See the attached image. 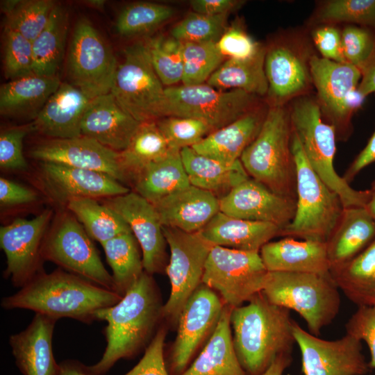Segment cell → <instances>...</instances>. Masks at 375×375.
Instances as JSON below:
<instances>
[{"mask_svg":"<svg viewBox=\"0 0 375 375\" xmlns=\"http://www.w3.org/2000/svg\"><path fill=\"white\" fill-rule=\"evenodd\" d=\"M162 301L152 275L145 271L115 305L95 314L105 321L106 347L88 375H105L120 359H132L147 348L162 322Z\"/></svg>","mask_w":375,"mask_h":375,"instance_id":"1","label":"cell"},{"mask_svg":"<svg viewBox=\"0 0 375 375\" xmlns=\"http://www.w3.org/2000/svg\"><path fill=\"white\" fill-rule=\"evenodd\" d=\"M123 297L64 269L41 272L15 294L4 297L6 310L26 309L58 320L62 317L91 324L97 311Z\"/></svg>","mask_w":375,"mask_h":375,"instance_id":"2","label":"cell"},{"mask_svg":"<svg viewBox=\"0 0 375 375\" xmlns=\"http://www.w3.org/2000/svg\"><path fill=\"white\" fill-rule=\"evenodd\" d=\"M247 303L231 311L233 345L246 374L262 375L278 356L292 353L294 321L262 292Z\"/></svg>","mask_w":375,"mask_h":375,"instance_id":"3","label":"cell"},{"mask_svg":"<svg viewBox=\"0 0 375 375\" xmlns=\"http://www.w3.org/2000/svg\"><path fill=\"white\" fill-rule=\"evenodd\" d=\"M290 110L272 105L256 138L240 160L248 175L281 196L297 201V169L292 150Z\"/></svg>","mask_w":375,"mask_h":375,"instance_id":"4","label":"cell"},{"mask_svg":"<svg viewBox=\"0 0 375 375\" xmlns=\"http://www.w3.org/2000/svg\"><path fill=\"white\" fill-rule=\"evenodd\" d=\"M290 110L293 133L312 169L339 196L344 208H365L369 190L353 189L334 168L335 129L323 120L317 100L304 95L299 97Z\"/></svg>","mask_w":375,"mask_h":375,"instance_id":"5","label":"cell"},{"mask_svg":"<svg viewBox=\"0 0 375 375\" xmlns=\"http://www.w3.org/2000/svg\"><path fill=\"white\" fill-rule=\"evenodd\" d=\"M262 294L272 303L297 312L316 336L339 312V288L330 272H267Z\"/></svg>","mask_w":375,"mask_h":375,"instance_id":"6","label":"cell"},{"mask_svg":"<svg viewBox=\"0 0 375 375\" xmlns=\"http://www.w3.org/2000/svg\"><path fill=\"white\" fill-rule=\"evenodd\" d=\"M292 150L297 169L296 210L279 236L326 242L344 208L342 203L312 169L294 133Z\"/></svg>","mask_w":375,"mask_h":375,"instance_id":"7","label":"cell"},{"mask_svg":"<svg viewBox=\"0 0 375 375\" xmlns=\"http://www.w3.org/2000/svg\"><path fill=\"white\" fill-rule=\"evenodd\" d=\"M124 53L110 93L140 123L167 117L166 87L151 65L144 42L127 47Z\"/></svg>","mask_w":375,"mask_h":375,"instance_id":"8","label":"cell"},{"mask_svg":"<svg viewBox=\"0 0 375 375\" xmlns=\"http://www.w3.org/2000/svg\"><path fill=\"white\" fill-rule=\"evenodd\" d=\"M91 239L71 212H62L46 235L42 248V258L69 273L116 292L112 276L104 267Z\"/></svg>","mask_w":375,"mask_h":375,"instance_id":"9","label":"cell"},{"mask_svg":"<svg viewBox=\"0 0 375 375\" xmlns=\"http://www.w3.org/2000/svg\"><path fill=\"white\" fill-rule=\"evenodd\" d=\"M170 249L165 272L171 283V292L163 305L162 318L167 326H176L188 299L202 283L205 264L213 246L200 232L188 233L162 226Z\"/></svg>","mask_w":375,"mask_h":375,"instance_id":"10","label":"cell"},{"mask_svg":"<svg viewBox=\"0 0 375 375\" xmlns=\"http://www.w3.org/2000/svg\"><path fill=\"white\" fill-rule=\"evenodd\" d=\"M267 274L260 251L213 245L205 264L202 283L233 308L262 292Z\"/></svg>","mask_w":375,"mask_h":375,"instance_id":"11","label":"cell"},{"mask_svg":"<svg viewBox=\"0 0 375 375\" xmlns=\"http://www.w3.org/2000/svg\"><path fill=\"white\" fill-rule=\"evenodd\" d=\"M225 303L219 295L201 283L184 305L177 333L165 355L169 375H181L208 342L221 318Z\"/></svg>","mask_w":375,"mask_h":375,"instance_id":"12","label":"cell"},{"mask_svg":"<svg viewBox=\"0 0 375 375\" xmlns=\"http://www.w3.org/2000/svg\"><path fill=\"white\" fill-rule=\"evenodd\" d=\"M118 63L111 48L86 18L74 28L67 56L71 84L91 99L110 92Z\"/></svg>","mask_w":375,"mask_h":375,"instance_id":"13","label":"cell"},{"mask_svg":"<svg viewBox=\"0 0 375 375\" xmlns=\"http://www.w3.org/2000/svg\"><path fill=\"white\" fill-rule=\"evenodd\" d=\"M165 93L167 116L197 119L206 122L213 131L256 106V95L240 90H221L207 83L168 87Z\"/></svg>","mask_w":375,"mask_h":375,"instance_id":"14","label":"cell"},{"mask_svg":"<svg viewBox=\"0 0 375 375\" xmlns=\"http://www.w3.org/2000/svg\"><path fill=\"white\" fill-rule=\"evenodd\" d=\"M53 217L51 210H45L35 217L17 218L0 228V246L6 257L4 277L22 288L42 269V248Z\"/></svg>","mask_w":375,"mask_h":375,"instance_id":"15","label":"cell"},{"mask_svg":"<svg viewBox=\"0 0 375 375\" xmlns=\"http://www.w3.org/2000/svg\"><path fill=\"white\" fill-rule=\"evenodd\" d=\"M293 333L301 355L303 375H365L369 363L362 352L361 341L346 334L326 340L303 330L294 322Z\"/></svg>","mask_w":375,"mask_h":375,"instance_id":"16","label":"cell"},{"mask_svg":"<svg viewBox=\"0 0 375 375\" xmlns=\"http://www.w3.org/2000/svg\"><path fill=\"white\" fill-rule=\"evenodd\" d=\"M38 180L45 194L65 207L76 198L108 199L131 191L106 174L50 162H40Z\"/></svg>","mask_w":375,"mask_h":375,"instance_id":"17","label":"cell"},{"mask_svg":"<svg viewBox=\"0 0 375 375\" xmlns=\"http://www.w3.org/2000/svg\"><path fill=\"white\" fill-rule=\"evenodd\" d=\"M104 203L130 227L142 251L144 270L151 275L165 272L167 243L155 206L134 191L106 199Z\"/></svg>","mask_w":375,"mask_h":375,"instance_id":"18","label":"cell"},{"mask_svg":"<svg viewBox=\"0 0 375 375\" xmlns=\"http://www.w3.org/2000/svg\"><path fill=\"white\" fill-rule=\"evenodd\" d=\"M310 72L318 94V103L326 122L335 129L336 137L347 138L350 117L345 101L351 91L357 88L361 71L348 62H338L312 55L309 60Z\"/></svg>","mask_w":375,"mask_h":375,"instance_id":"19","label":"cell"},{"mask_svg":"<svg viewBox=\"0 0 375 375\" xmlns=\"http://www.w3.org/2000/svg\"><path fill=\"white\" fill-rule=\"evenodd\" d=\"M29 156L40 162L101 172L122 183H128L120 166L119 152L85 136L49 139L32 148Z\"/></svg>","mask_w":375,"mask_h":375,"instance_id":"20","label":"cell"},{"mask_svg":"<svg viewBox=\"0 0 375 375\" xmlns=\"http://www.w3.org/2000/svg\"><path fill=\"white\" fill-rule=\"evenodd\" d=\"M296 203L249 177L219 199V210L233 217L271 223L281 229L292 220Z\"/></svg>","mask_w":375,"mask_h":375,"instance_id":"21","label":"cell"},{"mask_svg":"<svg viewBox=\"0 0 375 375\" xmlns=\"http://www.w3.org/2000/svg\"><path fill=\"white\" fill-rule=\"evenodd\" d=\"M292 43H281L266 51L265 70L272 105L283 106L303 96L312 81L310 58Z\"/></svg>","mask_w":375,"mask_h":375,"instance_id":"22","label":"cell"},{"mask_svg":"<svg viewBox=\"0 0 375 375\" xmlns=\"http://www.w3.org/2000/svg\"><path fill=\"white\" fill-rule=\"evenodd\" d=\"M108 94L92 99L81 123V135L121 152L128 145L140 125Z\"/></svg>","mask_w":375,"mask_h":375,"instance_id":"23","label":"cell"},{"mask_svg":"<svg viewBox=\"0 0 375 375\" xmlns=\"http://www.w3.org/2000/svg\"><path fill=\"white\" fill-rule=\"evenodd\" d=\"M90 100L71 83H61L31 123L33 131L50 139L81 136V123Z\"/></svg>","mask_w":375,"mask_h":375,"instance_id":"24","label":"cell"},{"mask_svg":"<svg viewBox=\"0 0 375 375\" xmlns=\"http://www.w3.org/2000/svg\"><path fill=\"white\" fill-rule=\"evenodd\" d=\"M56 319L35 313L26 328L9 338L15 362L24 375H59L52 349Z\"/></svg>","mask_w":375,"mask_h":375,"instance_id":"25","label":"cell"},{"mask_svg":"<svg viewBox=\"0 0 375 375\" xmlns=\"http://www.w3.org/2000/svg\"><path fill=\"white\" fill-rule=\"evenodd\" d=\"M153 205L162 226L188 233L200 231L220 211L215 195L192 185Z\"/></svg>","mask_w":375,"mask_h":375,"instance_id":"26","label":"cell"},{"mask_svg":"<svg viewBox=\"0 0 375 375\" xmlns=\"http://www.w3.org/2000/svg\"><path fill=\"white\" fill-rule=\"evenodd\" d=\"M267 272L326 274L330 272L326 243L285 237L260 250Z\"/></svg>","mask_w":375,"mask_h":375,"instance_id":"27","label":"cell"},{"mask_svg":"<svg viewBox=\"0 0 375 375\" xmlns=\"http://www.w3.org/2000/svg\"><path fill=\"white\" fill-rule=\"evenodd\" d=\"M267 112L253 108L229 124L215 130L192 148L197 153L225 164L239 160L256 138Z\"/></svg>","mask_w":375,"mask_h":375,"instance_id":"28","label":"cell"},{"mask_svg":"<svg viewBox=\"0 0 375 375\" xmlns=\"http://www.w3.org/2000/svg\"><path fill=\"white\" fill-rule=\"evenodd\" d=\"M375 240V220L364 207L344 208L326 241L331 269L347 262Z\"/></svg>","mask_w":375,"mask_h":375,"instance_id":"29","label":"cell"},{"mask_svg":"<svg viewBox=\"0 0 375 375\" xmlns=\"http://www.w3.org/2000/svg\"><path fill=\"white\" fill-rule=\"evenodd\" d=\"M281 228L271 223L242 219L222 212L199 231L213 245L247 251H260Z\"/></svg>","mask_w":375,"mask_h":375,"instance_id":"30","label":"cell"},{"mask_svg":"<svg viewBox=\"0 0 375 375\" xmlns=\"http://www.w3.org/2000/svg\"><path fill=\"white\" fill-rule=\"evenodd\" d=\"M233 308L225 305L212 336L181 375H247L233 345L231 315Z\"/></svg>","mask_w":375,"mask_h":375,"instance_id":"31","label":"cell"},{"mask_svg":"<svg viewBox=\"0 0 375 375\" xmlns=\"http://www.w3.org/2000/svg\"><path fill=\"white\" fill-rule=\"evenodd\" d=\"M181 156L190 185L211 192L219 199L250 177L240 160L225 164L192 147L183 149Z\"/></svg>","mask_w":375,"mask_h":375,"instance_id":"32","label":"cell"},{"mask_svg":"<svg viewBox=\"0 0 375 375\" xmlns=\"http://www.w3.org/2000/svg\"><path fill=\"white\" fill-rule=\"evenodd\" d=\"M62 82L58 76L31 75L10 81L0 87V112L3 115L37 117Z\"/></svg>","mask_w":375,"mask_h":375,"instance_id":"33","label":"cell"},{"mask_svg":"<svg viewBox=\"0 0 375 375\" xmlns=\"http://www.w3.org/2000/svg\"><path fill=\"white\" fill-rule=\"evenodd\" d=\"M330 274L358 307L375 306V240L351 260L331 268Z\"/></svg>","mask_w":375,"mask_h":375,"instance_id":"34","label":"cell"},{"mask_svg":"<svg viewBox=\"0 0 375 375\" xmlns=\"http://www.w3.org/2000/svg\"><path fill=\"white\" fill-rule=\"evenodd\" d=\"M133 191L155 204L189 185L181 151L172 150L162 159L146 167L132 183Z\"/></svg>","mask_w":375,"mask_h":375,"instance_id":"35","label":"cell"},{"mask_svg":"<svg viewBox=\"0 0 375 375\" xmlns=\"http://www.w3.org/2000/svg\"><path fill=\"white\" fill-rule=\"evenodd\" d=\"M266 49L262 47L253 57L227 59L207 81V84L221 90H240L253 95L264 96L269 85L265 70Z\"/></svg>","mask_w":375,"mask_h":375,"instance_id":"36","label":"cell"},{"mask_svg":"<svg viewBox=\"0 0 375 375\" xmlns=\"http://www.w3.org/2000/svg\"><path fill=\"white\" fill-rule=\"evenodd\" d=\"M67 30L68 14L56 3L45 27L32 42L35 75L57 76L65 53Z\"/></svg>","mask_w":375,"mask_h":375,"instance_id":"37","label":"cell"},{"mask_svg":"<svg viewBox=\"0 0 375 375\" xmlns=\"http://www.w3.org/2000/svg\"><path fill=\"white\" fill-rule=\"evenodd\" d=\"M172 150L156 122L141 123L128 147L119 152V162L128 183L149 165L166 156Z\"/></svg>","mask_w":375,"mask_h":375,"instance_id":"38","label":"cell"},{"mask_svg":"<svg viewBox=\"0 0 375 375\" xmlns=\"http://www.w3.org/2000/svg\"><path fill=\"white\" fill-rule=\"evenodd\" d=\"M102 247L116 292L123 297L144 272L140 247L131 231L109 240Z\"/></svg>","mask_w":375,"mask_h":375,"instance_id":"39","label":"cell"},{"mask_svg":"<svg viewBox=\"0 0 375 375\" xmlns=\"http://www.w3.org/2000/svg\"><path fill=\"white\" fill-rule=\"evenodd\" d=\"M81 223L89 236L101 245L131 228L115 210L96 199L76 198L65 207Z\"/></svg>","mask_w":375,"mask_h":375,"instance_id":"40","label":"cell"},{"mask_svg":"<svg viewBox=\"0 0 375 375\" xmlns=\"http://www.w3.org/2000/svg\"><path fill=\"white\" fill-rule=\"evenodd\" d=\"M56 4L51 0L1 1L5 27L19 33L32 42L45 27Z\"/></svg>","mask_w":375,"mask_h":375,"instance_id":"41","label":"cell"},{"mask_svg":"<svg viewBox=\"0 0 375 375\" xmlns=\"http://www.w3.org/2000/svg\"><path fill=\"white\" fill-rule=\"evenodd\" d=\"M174 15L173 8L151 2H135L124 7L116 20L117 32L132 37L150 32Z\"/></svg>","mask_w":375,"mask_h":375,"instance_id":"42","label":"cell"},{"mask_svg":"<svg viewBox=\"0 0 375 375\" xmlns=\"http://www.w3.org/2000/svg\"><path fill=\"white\" fill-rule=\"evenodd\" d=\"M144 44L151 65L162 84L168 88L181 82L183 43L172 36H158Z\"/></svg>","mask_w":375,"mask_h":375,"instance_id":"43","label":"cell"},{"mask_svg":"<svg viewBox=\"0 0 375 375\" xmlns=\"http://www.w3.org/2000/svg\"><path fill=\"white\" fill-rule=\"evenodd\" d=\"M224 58L217 41L184 42L182 85L203 84L222 64Z\"/></svg>","mask_w":375,"mask_h":375,"instance_id":"44","label":"cell"},{"mask_svg":"<svg viewBox=\"0 0 375 375\" xmlns=\"http://www.w3.org/2000/svg\"><path fill=\"white\" fill-rule=\"evenodd\" d=\"M316 21L358 24L375 31V0H333L318 10Z\"/></svg>","mask_w":375,"mask_h":375,"instance_id":"45","label":"cell"},{"mask_svg":"<svg viewBox=\"0 0 375 375\" xmlns=\"http://www.w3.org/2000/svg\"><path fill=\"white\" fill-rule=\"evenodd\" d=\"M156 122L173 150L192 147L213 131L206 122L194 118L167 116Z\"/></svg>","mask_w":375,"mask_h":375,"instance_id":"46","label":"cell"},{"mask_svg":"<svg viewBox=\"0 0 375 375\" xmlns=\"http://www.w3.org/2000/svg\"><path fill=\"white\" fill-rule=\"evenodd\" d=\"M228 14L189 13L171 30V36L182 42L217 41L225 28Z\"/></svg>","mask_w":375,"mask_h":375,"instance_id":"47","label":"cell"},{"mask_svg":"<svg viewBox=\"0 0 375 375\" xmlns=\"http://www.w3.org/2000/svg\"><path fill=\"white\" fill-rule=\"evenodd\" d=\"M3 72L10 81L34 75L32 42L19 33L5 27Z\"/></svg>","mask_w":375,"mask_h":375,"instance_id":"48","label":"cell"},{"mask_svg":"<svg viewBox=\"0 0 375 375\" xmlns=\"http://www.w3.org/2000/svg\"><path fill=\"white\" fill-rule=\"evenodd\" d=\"M341 36L346 62L362 71L375 51V31L349 26L344 28Z\"/></svg>","mask_w":375,"mask_h":375,"instance_id":"49","label":"cell"},{"mask_svg":"<svg viewBox=\"0 0 375 375\" xmlns=\"http://www.w3.org/2000/svg\"><path fill=\"white\" fill-rule=\"evenodd\" d=\"M32 124L3 129L0 134V167L3 169L24 171L28 163L23 153V140Z\"/></svg>","mask_w":375,"mask_h":375,"instance_id":"50","label":"cell"},{"mask_svg":"<svg viewBox=\"0 0 375 375\" xmlns=\"http://www.w3.org/2000/svg\"><path fill=\"white\" fill-rule=\"evenodd\" d=\"M167 329L162 322L139 362L124 375H169L164 349Z\"/></svg>","mask_w":375,"mask_h":375,"instance_id":"51","label":"cell"},{"mask_svg":"<svg viewBox=\"0 0 375 375\" xmlns=\"http://www.w3.org/2000/svg\"><path fill=\"white\" fill-rule=\"evenodd\" d=\"M217 46L228 59H247L254 56L262 46L244 30L234 26L225 30L217 41Z\"/></svg>","mask_w":375,"mask_h":375,"instance_id":"52","label":"cell"},{"mask_svg":"<svg viewBox=\"0 0 375 375\" xmlns=\"http://www.w3.org/2000/svg\"><path fill=\"white\" fill-rule=\"evenodd\" d=\"M345 328L347 333L366 342L371 356L369 366L375 368V306L358 307Z\"/></svg>","mask_w":375,"mask_h":375,"instance_id":"53","label":"cell"},{"mask_svg":"<svg viewBox=\"0 0 375 375\" xmlns=\"http://www.w3.org/2000/svg\"><path fill=\"white\" fill-rule=\"evenodd\" d=\"M313 41L323 58L347 62L343 54L342 36L338 29L332 26H324L315 30Z\"/></svg>","mask_w":375,"mask_h":375,"instance_id":"54","label":"cell"},{"mask_svg":"<svg viewBox=\"0 0 375 375\" xmlns=\"http://www.w3.org/2000/svg\"><path fill=\"white\" fill-rule=\"evenodd\" d=\"M38 194L27 187L3 177L0 178V203L1 207H10L33 203Z\"/></svg>","mask_w":375,"mask_h":375,"instance_id":"55","label":"cell"},{"mask_svg":"<svg viewBox=\"0 0 375 375\" xmlns=\"http://www.w3.org/2000/svg\"><path fill=\"white\" fill-rule=\"evenodd\" d=\"M242 1L235 0H192L190 1L194 12L207 15L228 14Z\"/></svg>","mask_w":375,"mask_h":375,"instance_id":"56","label":"cell"},{"mask_svg":"<svg viewBox=\"0 0 375 375\" xmlns=\"http://www.w3.org/2000/svg\"><path fill=\"white\" fill-rule=\"evenodd\" d=\"M375 162V130L365 147L351 163L343 175V178L350 183L355 176L365 167Z\"/></svg>","mask_w":375,"mask_h":375,"instance_id":"57","label":"cell"},{"mask_svg":"<svg viewBox=\"0 0 375 375\" xmlns=\"http://www.w3.org/2000/svg\"><path fill=\"white\" fill-rule=\"evenodd\" d=\"M361 79L358 86V91L366 97L370 94H375V51L361 71Z\"/></svg>","mask_w":375,"mask_h":375,"instance_id":"58","label":"cell"},{"mask_svg":"<svg viewBox=\"0 0 375 375\" xmlns=\"http://www.w3.org/2000/svg\"><path fill=\"white\" fill-rule=\"evenodd\" d=\"M292 362L291 354L278 356L262 375H283Z\"/></svg>","mask_w":375,"mask_h":375,"instance_id":"59","label":"cell"},{"mask_svg":"<svg viewBox=\"0 0 375 375\" xmlns=\"http://www.w3.org/2000/svg\"><path fill=\"white\" fill-rule=\"evenodd\" d=\"M59 365V375H88L85 365L78 360H64Z\"/></svg>","mask_w":375,"mask_h":375,"instance_id":"60","label":"cell"},{"mask_svg":"<svg viewBox=\"0 0 375 375\" xmlns=\"http://www.w3.org/2000/svg\"><path fill=\"white\" fill-rule=\"evenodd\" d=\"M369 190L370 195L365 208L375 220V179L372 183L371 188Z\"/></svg>","mask_w":375,"mask_h":375,"instance_id":"61","label":"cell"},{"mask_svg":"<svg viewBox=\"0 0 375 375\" xmlns=\"http://www.w3.org/2000/svg\"><path fill=\"white\" fill-rule=\"evenodd\" d=\"M85 3L92 8H94L97 9H102L103 8L104 5L106 4V1L105 0H88V1H85Z\"/></svg>","mask_w":375,"mask_h":375,"instance_id":"62","label":"cell"}]
</instances>
